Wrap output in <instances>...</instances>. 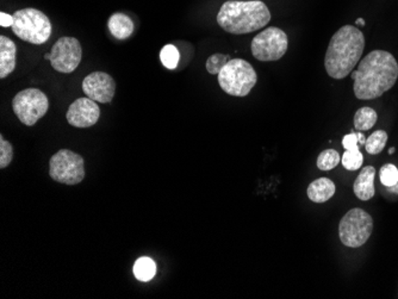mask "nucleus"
Segmentation results:
<instances>
[{
	"mask_svg": "<svg viewBox=\"0 0 398 299\" xmlns=\"http://www.w3.org/2000/svg\"><path fill=\"white\" fill-rule=\"evenodd\" d=\"M388 190H389V192H391V193H396V195H398V182L397 184H395L394 186H391V187H388Z\"/></svg>",
	"mask_w": 398,
	"mask_h": 299,
	"instance_id": "nucleus-29",
	"label": "nucleus"
},
{
	"mask_svg": "<svg viewBox=\"0 0 398 299\" xmlns=\"http://www.w3.org/2000/svg\"><path fill=\"white\" fill-rule=\"evenodd\" d=\"M375 168L372 166H366L360 171L353 185L354 193L359 200L366 202L373 198L375 193Z\"/></svg>",
	"mask_w": 398,
	"mask_h": 299,
	"instance_id": "nucleus-13",
	"label": "nucleus"
},
{
	"mask_svg": "<svg viewBox=\"0 0 398 299\" xmlns=\"http://www.w3.org/2000/svg\"><path fill=\"white\" fill-rule=\"evenodd\" d=\"M365 48V37L353 25L340 27L330 38L325 58V71L333 79H345L360 61Z\"/></svg>",
	"mask_w": 398,
	"mask_h": 299,
	"instance_id": "nucleus-2",
	"label": "nucleus"
},
{
	"mask_svg": "<svg viewBox=\"0 0 398 299\" xmlns=\"http://www.w3.org/2000/svg\"><path fill=\"white\" fill-rule=\"evenodd\" d=\"M373 230V219L362 208L349 210L340 221L339 236L343 245L359 248L366 243Z\"/></svg>",
	"mask_w": 398,
	"mask_h": 299,
	"instance_id": "nucleus-6",
	"label": "nucleus"
},
{
	"mask_svg": "<svg viewBox=\"0 0 398 299\" xmlns=\"http://www.w3.org/2000/svg\"><path fill=\"white\" fill-rule=\"evenodd\" d=\"M395 150H395L394 147H393V148H390V150H389V154H390V155H393V154H394V153H395Z\"/></svg>",
	"mask_w": 398,
	"mask_h": 299,
	"instance_id": "nucleus-31",
	"label": "nucleus"
},
{
	"mask_svg": "<svg viewBox=\"0 0 398 299\" xmlns=\"http://www.w3.org/2000/svg\"><path fill=\"white\" fill-rule=\"evenodd\" d=\"M354 95L358 99L371 100L389 91L398 79V64L386 50H373L352 72Z\"/></svg>",
	"mask_w": 398,
	"mask_h": 299,
	"instance_id": "nucleus-1",
	"label": "nucleus"
},
{
	"mask_svg": "<svg viewBox=\"0 0 398 299\" xmlns=\"http://www.w3.org/2000/svg\"><path fill=\"white\" fill-rule=\"evenodd\" d=\"M270 21V10L260 0H228L217 14L219 25L234 35L260 30Z\"/></svg>",
	"mask_w": 398,
	"mask_h": 299,
	"instance_id": "nucleus-3",
	"label": "nucleus"
},
{
	"mask_svg": "<svg viewBox=\"0 0 398 299\" xmlns=\"http://www.w3.org/2000/svg\"><path fill=\"white\" fill-rule=\"evenodd\" d=\"M380 182L385 187H391L398 182V169L395 165L386 163L380 171Z\"/></svg>",
	"mask_w": 398,
	"mask_h": 299,
	"instance_id": "nucleus-24",
	"label": "nucleus"
},
{
	"mask_svg": "<svg viewBox=\"0 0 398 299\" xmlns=\"http://www.w3.org/2000/svg\"><path fill=\"white\" fill-rule=\"evenodd\" d=\"M83 91L97 103L108 104L114 99L116 82L108 73L93 72L84 79Z\"/></svg>",
	"mask_w": 398,
	"mask_h": 299,
	"instance_id": "nucleus-11",
	"label": "nucleus"
},
{
	"mask_svg": "<svg viewBox=\"0 0 398 299\" xmlns=\"http://www.w3.org/2000/svg\"><path fill=\"white\" fill-rule=\"evenodd\" d=\"M356 23H357V25H360V27H365V21L362 19H358Z\"/></svg>",
	"mask_w": 398,
	"mask_h": 299,
	"instance_id": "nucleus-30",
	"label": "nucleus"
},
{
	"mask_svg": "<svg viewBox=\"0 0 398 299\" xmlns=\"http://www.w3.org/2000/svg\"><path fill=\"white\" fill-rule=\"evenodd\" d=\"M180 59V53L177 49V47L173 45H167L164 47L160 51L161 64L165 66L166 69H177Z\"/></svg>",
	"mask_w": 398,
	"mask_h": 299,
	"instance_id": "nucleus-21",
	"label": "nucleus"
},
{
	"mask_svg": "<svg viewBox=\"0 0 398 299\" xmlns=\"http://www.w3.org/2000/svg\"><path fill=\"white\" fill-rule=\"evenodd\" d=\"M134 276L138 280L151 281L156 274V263L151 258H140L136 260L133 268Z\"/></svg>",
	"mask_w": 398,
	"mask_h": 299,
	"instance_id": "nucleus-17",
	"label": "nucleus"
},
{
	"mask_svg": "<svg viewBox=\"0 0 398 299\" xmlns=\"http://www.w3.org/2000/svg\"><path fill=\"white\" fill-rule=\"evenodd\" d=\"M108 27H109L111 35L117 40H127L128 37L133 35V21L129 16L122 12H116L112 14L108 22Z\"/></svg>",
	"mask_w": 398,
	"mask_h": 299,
	"instance_id": "nucleus-16",
	"label": "nucleus"
},
{
	"mask_svg": "<svg viewBox=\"0 0 398 299\" xmlns=\"http://www.w3.org/2000/svg\"><path fill=\"white\" fill-rule=\"evenodd\" d=\"M357 136L359 145H365V143H366V137H365V135L362 132H359L357 134Z\"/></svg>",
	"mask_w": 398,
	"mask_h": 299,
	"instance_id": "nucleus-28",
	"label": "nucleus"
},
{
	"mask_svg": "<svg viewBox=\"0 0 398 299\" xmlns=\"http://www.w3.org/2000/svg\"><path fill=\"white\" fill-rule=\"evenodd\" d=\"M101 117V109L97 101L88 97L79 98L69 106L66 118L75 128H90L95 125Z\"/></svg>",
	"mask_w": 398,
	"mask_h": 299,
	"instance_id": "nucleus-12",
	"label": "nucleus"
},
{
	"mask_svg": "<svg viewBox=\"0 0 398 299\" xmlns=\"http://www.w3.org/2000/svg\"><path fill=\"white\" fill-rule=\"evenodd\" d=\"M230 61V56L225 54L211 55L209 59L206 60V71L212 75H219L222 69Z\"/></svg>",
	"mask_w": 398,
	"mask_h": 299,
	"instance_id": "nucleus-23",
	"label": "nucleus"
},
{
	"mask_svg": "<svg viewBox=\"0 0 398 299\" xmlns=\"http://www.w3.org/2000/svg\"><path fill=\"white\" fill-rule=\"evenodd\" d=\"M364 156L360 150H346L341 158L343 167L348 171H357L362 167Z\"/></svg>",
	"mask_w": 398,
	"mask_h": 299,
	"instance_id": "nucleus-22",
	"label": "nucleus"
},
{
	"mask_svg": "<svg viewBox=\"0 0 398 299\" xmlns=\"http://www.w3.org/2000/svg\"><path fill=\"white\" fill-rule=\"evenodd\" d=\"M12 109L24 125H35L49 109V100L41 90L27 88L18 92L12 100Z\"/></svg>",
	"mask_w": 398,
	"mask_h": 299,
	"instance_id": "nucleus-8",
	"label": "nucleus"
},
{
	"mask_svg": "<svg viewBox=\"0 0 398 299\" xmlns=\"http://www.w3.org/2000/svg\"><path fill=\"white\" fill-rule=\"evenodd\" d=\"M45 59L51 60V53H49V54L45 55Z\"/></svg>",
	"mask_w": 398,
	"mask_h": 299,
	"instance_id": "nucleus-32",
	"label": "nucleus"
},
{
	"mask_svg": "<svg viewBox=\"0 0 398 299\" xmlns=\"http://www.w3.org/2000/svg\"><path fill=\"white\" fill-rule=\"evenodd\" d=\"M343 145L346 150H359L357 134L351 132V134H348V135L343 137Z\"/></svg>",
	"mask_w": 398,
	"mask_h": 299,
	"instance_id": "nucleus-26",
	"label": "nucleus"
},
{
	"mask_svg": "<svg viewBox=\"0 0 398 299\" xmlns=\"http://www.w3.org/2000/svg\"><path fill=\"white\" fill-rule=\"evenodd\" d=\"M340 161H341V156L336 150H323L317 158V167L320 168L321 171H330L336 167Z\"/></svg>",
	"mask_w": 398,
	"mask_h": 299,
	"instance_id": "nucleus-20",
	"label": "nucleus"
},
{
	"mask_svg": "<svg viewBox=\"0 0 398 299\" xmlns=\"http://www.w3.org/2000/svg\"><path fill=\"white\" fill-rule=\"evenodd\" d=\"M14 159V148L6 141L3 135H0V168H6Z\"/></svg>",
	"mask_w": 398,
	"mask_h": 299,
	"instance_id": "nucleus-25",
	"label": "nucleus"
},
{
	"mask_svg": "<svg viewBox=\"0 0 398 299\" xmlns=\"http://www.w3.org/2000/svg\"><path fill=\"white\" fill-rule=\"evenodd\" d=\"M288 35L279 27H271L262 30L253 38L252 54L262 62L278 61L288 50Z\"/></svg>",
	"mask_w": 398,
	"mask_h": 299,
	"instance_id": "nucleus-9",
	"label": "nucleus"
},
{
	"mask_svg": "<svg viewBox=\"0 0 398 299\" xmlns=\"http://www.w3.org/2000/svg\"><path fill=\"white\" fill-rule=\"evenodd\" d=\"M83 58L80 42L74 37H61L51 51V67L60 73L69 74L78 69Z\"/></svg>",
	"mask_w": 398,
	"mask_h": 299,
	"instance_id": "nucleus-10",
	"label": "nucleus"
},
{
	"mask_svg": "<svg viewBox=\"0 0 398 299\" xmlns=\"http://www.w3.org/2000/svg\"><path fill=\"white\" fill-rule=\"evenodd\" d=\"M49 176L54 182L64 185H77L83 182L85 178L83 156L72 150H59L49 161Z\"/></svg>",
	"mask_w": 398,
	"mask_h": 299,
	"instance_id": "nucleus-7",
	"label": "nucleus"
},
{
	"mask_svg": "<svg viewBox=\"0 0 398 299\" xmlns=\"http://www.w3.org/2000/svg\"><path fill=\"white\" fill-rule=\"evenodd\" d=\"M378 119V115L372 108H362L358 110L354 116V128L358 132H366L375 127Z\"/></svg>",
	"mask_w": 398,
	"mask_h": 299,
	"instance_id": "nucleus-18",
	"label": "nucleus"
},
{
	"mask_svg": "<svg viewBox=\"0 0 398 299\" xmlns=\"http://www.w3.org/2000/svg\"><path fill=\"white\" fill-rule=\"evenodd\" d=\"M17 47L14 41L5 36H0V77L4 79L16 69Z\"/></svg>",
	"mask_w": 398,
	"mask_h": 299,
	"instance_id": "nucleus-14",
	"label": "nucleus"
},
{
	"mask_svg": "<svg viewBox=\"0 0 398 299\" xmlns=\"http://www.w3.org/2000/svg\"><path fill=\"white\" fill-rule=\"evenodd\" d=\"M307 193L314 203H325L334 195L335 184L328 178L316 179L308 187Z\"/></svg>",
	"mask_w": 398,
	"mask_h": 299,
	"instance_id": "nucleus-15",
	"label": "nucleus"
},
{
	"mask_svg": "<svg viewBox=\"0 0 398 299\" xmlns=\"http://www.w3.org/2000/svg\"><path fill=\"white\" fill-rule=\"evenodd\" d=\"M219 77L221 88L227 95L246 97L258 82L256 69L242 59H233L222 69Z\"/></svg>",
	"mask_w": 398,
	"mask_h": 299,
	"instance_id": "nucleus-5",
	"label": "nucleus"
},
{
	"mask_svg": "<svg viewBox=\"0 0 398 299\" xmlns=\"http://www.w3.org/2000/svg\"><path fill=\"white\" fill-rule=\"evenodd\" d=\"M0 25L3 27H12L14 25V16L1 12L0 14Z\"/></svg>",
	"mask_w": 398,
	"mask_h": 299,
	"instance_id": "nucleus-27",
	"label": "nucleus"
},
{
	"mask_svg": "<svg viewBox=\"0 0 398 299\" xmlns=\"http://www.w3.org/2000/svg\"><path fill=\"white\" fill-rule=\"evenodd\" d=\"M388 142V134L384 130H377V132L371 134L370 137L366 139L365 148L369 154H380Z\"/></svg>",
	"mask_w": 398,
	"mask_h": 299,
	"instance_id": "nucleus-19",
	"label": "nucleus"
},
{
	"mask_svg": "<svg viewBox=\"0 0 398 299\" xmlns=\"http://www.w3.org/2000/svg\"><path fill=\"white\" fill-rule=\"evenodd\" d=\"M12 32L16 36L32 45H43L51 36V21L46 14L37 9H22L14 14Z\"/></svg>",
	"mask_w": 398,
	"mask_h": 299,
	"instance_id": "nucleus-4",
	"label": "nucleus"
}]
</instances>
